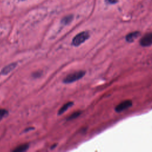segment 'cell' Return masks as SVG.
Instances as JSON below:
<instances>
[{"label": "cell", "instance_id": "obj_1", "mask_svg": "<svg viewBox=\"0 0 152 152\" xmlns=\"http://www.w3.org/2000/svg\"><path fill=\"white\" fill-rule=\"evenodd\" d=\"M85 74L86 72L84 71H78L72 73L66 76L63 79V82L66 84L73 83L81 79L82 77H83V76L85 75Z\"/></svg>", "mask_w": 152, "mask_h": 152}, {"label": "cell", "instance_id": "obj_2", "mask_svg": "<svg viewBox=\"0 0 152 152\" xmlns=\"http://www.w3.org/2000/svg\"><path fill=\"white\" fill-rule=\"evenodd\" d=\"M90 37L89 33L87 31L82 32L76 35L72 40V45L74 46H79L84 43Z\"/></svg>", "mask_w": 152, "mask_h": 152}, {"label": "cell", "instance_id": "obj_3", "mask_svg": "<svg viewBox=\"0 0 152 152\" xmlns=\"http://www.w3.org/2000/svg\"><path fill=\"white\" fill-rule=\"evenodd\" d=\"M140 45L143 47H147L152 45V33H146L140 40Z\"/></svg>", "mask_w": 152, "mask_h": 152}, {"label": "cell", "instance_id": "obj_4", "mask_svg": "<svg viewBox=\"0 0 152 152\" xmlns=\"http://www.w3.org/2000/svg\"><path fill=\"white\" fill-rule=\"evenodd\" d=\"M132 105V102L131 100H126L124 101L122 103L120 104L116 108H115V111L117 112H121L124 110H126V109L130 108Z\"/></svg>", "mask_w": 152, "mask_h": 152}, {"label": "cell", "instance_id": "obj_5", "mask_svg": "<svg viewBox=\"0 0 152 152\" xmlns=\"http://www.w3.org/2000/svg\"><path fill=\"white\" fill-rule=\"evenodd\" d=\"M17 65V63H13L10 64L9 65L5 66L4 68L1 70V74L4 75L8 74L15 68Z\"/></svg>", "mask_w": 152, "mask_h": 152}, {"label": "cell", "instance_id": "obj_6", "mask_svg": "<svg viewBox=\"0 0 152 152\" xmlns=\"http://www.w3.org/2000/svg\"><path fill=\"white\" fill-rule=\"evenodd\" d=\"M140 33L139 32H134L132 33H129L126 36V40L129 43H131V42H134L138 38V37L140 36Z\"/></svg>", "mask_w": 152, "mask_h": 152}, {"label": "cell", "instance_id": "obj_7", "mask_svg": "<svg viewBox=\"0 0 152 152\" xmlns=\"http://www.w3.org/2000/svg\"><path fill=\"white\" fill-rule=\"evenodd\" d=\"M74 103L73 102H67V104H64L60 109V110H59L58 112V115H62L63 113H64L65 112H66L67 111V109L69 108H70V107H71L73 105Z\"/></svg>", "mask_w": 152, "mask_h": 152}, {"label": "cell", "instance_id": "obj_8", "mask_svg": "<svg viewBox=\"0 0 152 152\" xmlns=\"http://www.w3.org/2000/svg\"><path fill=\"white\" fill-rule=\"evenodd\" d=\"M29 146L28 144H23L18 147H17L15 149L13 150V151H16V152L25 151L29 149Z\"/></svg>", "mask_w": 152, "mask_h": 152}, {"label": "cell", "instance_id": "obj_9", "mask_svg": "<svg viewBox=\"0 0 152 152\" xmlns=\"http://www.w3.org/2000/svg\"><path fill=\"white\" fill-rule=\"evenodd\" d=\"M8 114V111L4 109H0V121H1L4 117H5Z\"/></svg>", "mask_w": 152, "mask_h": 152}, {"label": "cell", "instance_id": "obj_10", "mask_svg": "<svg viewBox=\"0 0 152 152\" xmlns=\"http://www.w3.org/2000/svg\"><path fill=\"white\" fill-rule=\"evenodd\" d=\"M81 112L80 111H77V112H75L73 114H72L70 116H69L68 118V120H73V119H75V118H77L80 115Z\"/></svg>", "mask_w": 152, "mask_h": 152}, {"label": "cell", "instance_id": "obj_11", "mask_svg": "<svg viewBox=\"0 0 152 152\" xmlns=\"http://www.w3.org/2000/svg\"><path fill=\"white\" fill-rule=\"evenodd\" d=\"M107 1H108V2L109 3L114 4L117 3L118 2V1H119V0H107Z\"/></svg>", "mask_w": 152, "mask_h": 152}]
</instances>
